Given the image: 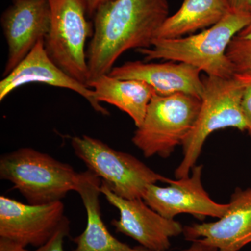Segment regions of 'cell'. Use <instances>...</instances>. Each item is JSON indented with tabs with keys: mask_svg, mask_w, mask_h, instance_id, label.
<instances>
[{
	"mask_svg": "<svg viewBox=\"0 0 251 251\" xmlns=\"http://www.w3.org/2000/svg\"><path fill=\"white\" fill-rule=\"evenodd\" d=\"M226 1L230 12L251 16V0H226Z\"/></svg>",
	"mask_w": 251,
	"mask_h": 251,
	"instance_id": "21",
	"label": "cell"
},
{
	"mask_svg": "<svg viewBox=\"0 0 251 251\" xmlns=\"http://www.w3.org/2000/svg\"><path fill=\"white\" fill-rule=\"evenodd\" d=\"M244 87L243 91L242 107L244 116L247 119L249 125V134L251 135V81L244 82Z\"/></svg>",
	"mask_w": 251,
	"mask_h": 251,
	"instance_id": "20",
	"label": "cell"
},
{
	"mask_svg": "<svg viewBox=\"0 0 251 251\" xmlns=\"http://www.w3.org/2000/svg\"><path fill=\"white\" fill-rule=\"evenodd\" d=\"M192 245L183 251H214L198 241H193Z\"/></svg>",
	"mask_w": 251,
	"mask_h": 251,
	"instance_id": "24",
	"label": "cell"
},
{
	"mask_svg": "<svg viewBox=\"0 0 251 251\" xmlns=\"http://www.w3.org/2000/svg\"><path fill=\"white\" fill-rule=\"evenodd\" d=\"M230 13L226 0H184L181 7L168 18L156 39H177L211 27Z\"/></svg>",
	"mask_w": 251,
	"mask_h": 251,
	"instance_id": "17",
	"label": "cell"
},
{
	"mask_svg": "<svg viewBox=\"0 0 251 251\" xmlns=\"http://www.w3.org/2000/svg\"><path fill=\"white\" fill-rule=\"evenodd\" d=\"M203 92L197 120L183 143L182 161L175 172L176 179L189 176L201 156L206 138L216 130L235 128L249 131L244 116L242 99L244 83L232 77L229 78L202 77Z\"/></svg>",
	"mask_w": 251,
	"mask_h": 251,
	"instance_id": "3",
	"label": "cell"
},
{
	"mask_svg": "<svg viewBox=\"0 0 251 251\" xmlns=\"http://www.w3.org/2000/svg\"><path fill=\"white\" fill-rule=\"evenodd\" d=\"M0 251H29L23 244L9 238L0 237Z\"/></svg>",
	"mask_w": 251,
	"mask_h": 251,
	"instance_id": "22",
	"label": "cell"
},
{
	"mask_svg": "<svg viewBox=\"0 0 251 251\" xmlns=\"http://www.w3.org/2000/svg\"><path fill=\"white\" fill-rule=\"evenodd\" d=\"M50 24L49 0H16L5 10L1 17L8 47L4 77L25 58L38 41L46 39Z\"/></svg>",
	"mask_w": 251,
	"mask_h": 251,
	"instance_id": "10",
	"label": "cell"
},
{
	"mask_svg": "<svg viewBox=\"0 0 251 251\" xmlns=\"http://www.w3.org/2000/svg\"><path fill=\"white\" fill-rule=\"evenodd\" d=\"M251 23L250 15L230 12L221 21L198 34L177 39H156L149 49L137 50L145 62H184L206 75L229 78L233 69L227 56L232 39Z\"/></svg>",
	"mask_w": 251,
	"mask_h": 251,
	"instance_id": "2",
	"label": "cell"
},
{
	"mask_svg": "<svg viewBox=\"0 0 251 251\" xmlns=\"http://www.w3.org/2000/svg\"><path fill=\"white\" fill-rule=\"evenodd\" d=\"M227 210L214 222L184 227L185 239L214 251H239L251 243V188H237Z\"/></svg>",
	"mask_w": 251,
	"mask_h": 251,
	"instance_id": "12",
	"label": "cell"
},
{
	"mask_svg": "<svg viewBox=\"0 0 251 251\" xmlns=\"http://www.w3.org/2000/svg\"><path fill=\"white\" fill-rule=\"evenodd\" d=\"M168 16V0H112L100 6L87 48V83L108 74L126 51L151 48Z\"/></svg>",
	"mask_w": 251,
	"mask_h": 251,
	"instance_id": "1",
	"label": "cell"
},
{
	"mask_svg": "<svg viewBox=\"0 0 251 251\" xmlns=\"http://www.w3.org/2000/svg\"><path fill=\"white\" fill-rule=\"evenodd\" d=\"M64 217L62 201L33 205L0 197V237L25 247L39 248L49 242Z\"/></svg>",
	"mask_w": 251,
	"mask_h": 251,
	"instance_id": "11",
	"label": "cell"
},
{
	"mask_svg": "<svg viewBox=\"0 0 251 251\" xmlns=\"http://www.w3.org/2000/svg\"><path fill=\"white\" fill-rule=\"evenodd\" d=\"M201 105V99L189 94L155 93L132 142L146 158H168L191 133Z\"/></svg>",
	"mask_w": 251,
	"mask_h": 251,
	"instance_id": "5",
	"label": "cell"
},
{
	"mask_svg": "<svg viewBox=\"0 0 251 251\" xmlns=\"http://www.w3.org/2000/svg\"><path fill=\"white\" fill-rule=\"evenodd\" d=\"M234 77L243 82L251 81V34L234 36L227 49Z\"/></svg>",
	"mask_w": 251,
	"mask_h": 251,
	"instance_id": "18",
	"label": "cell"
},
{
	"mask_svg": "<svg viewBox=\"0 0 251 251\" xmlns=\"http://www.w3.org/2000/svg\"><path fill=\"white\" fill-rule=\"evenodd\" d=\"M72 146L77 158L120 197L143 199L147 186L163 182L165 177L130 153L114 150L101 140L89 135L72 138Z\"/></svg>",
	"mask_w": 251,
	"mask_h": 251,
	"instance_id": "6",
	"label": "cell"
},
{
	"mask_svg": "<svg viewBox=\"0 0 251 251\" xmlns=\"http://www.w3.org/2000/svg\"><path fill=\"white\" fill-rule=\"evenodd\" d=\"M79 173L67 163L30 148L18 149L0 158V178L14 184L33 205L61 201L76 190Z\"/></svg>",
	"mask_w": 251,
	"mask_h": 251,
	"instance_id": "4",
	"label": "cell"
},
{
	"mask_svg": "<svg viewBox=\"0 0 251 251\" xmlns=\"http://www.w3.org/2000/svg\"><path fill=\"white\" fill-rule=\"evenodd\" d=\"M100 192L120 212V219L111 222L116 232L132 238L149 251H168L171 238L178 237L184 232V227L179 222L160 215L141 198L129 200L120 197L103 181Z\"/></svg>",
	"mask_w": 251,
	"mask_h": 251,
	"instance_id": "8",
	"label": "cell"
},
{
	"mask_svg": "<svg viewBox=\"0 0 251 251\" xmlns=\"http://www.w3.org/2000/svg\"><path fill=\"white\" fill-rule=\"evenodd\" d=\"M70 232V221L65 216L58 228L54 232L53 236L41 247L37 248L34 251H64L63 248L65 237L69 235Z\"/></svg>",
	"mask_w": 251,
	"mask_h": 251,
	"instance_id": "19",
	"label": "cell"
},
{
	"mask_svg": "<svg viewBox=\"0 0 251 251\" xmlns=\"http://www.w3.org/2000/svg\"><path fill=\"white\" fill-rule=\"evenodd\" d=\"M202 165L195 166L186 177L170 180L166 187L148 185L143 200L149 206L168 219L181 214H191L200 220L222 217L228 204L213 201L202 186Z\"/></svg>",
	"mask_w": 251,
	"mask_h": 251,
	"instance_id": "9",
	"label": "cell"
},
{
	"mask_svg": "<svg viewBox=\"0 0 251 251\" xmlns=\"http://www.w3.org/2000/svg\"><path fill=\"white\" fill-rule=\"evenodd\" d=\"M49 1L51 24L45 39L46 52L66 74L87 85L86 43L92 37L94 27L87 21L88 14L84 0Z\"/></svg>",
	"mask_w": 251,
	"mask_h": 251,
	"instance_id": "7",
	"label": "cell"
},
{
	"mask_svg": "<svg viewBox=\"0 0 251 251\" xmlns=\"http://www.w3.org/2000/svg\"><path fill=\"white\" fill-rule=\"evenodd\" d=\"M200 69L184 62L130 61L114 67L108 75L122 80L142 81L158 95L183 93L201 99L204 85Z\"/></svg>",
	"mask_w": 251,
	"mask_h": 251,
	"instance_id": "14",
	"label": "cell"
},
{
	"mask_svg": "<svg viewBox=\"0 0 251 251\" xmlns=\"http://www.w3.org/2000/svg\"><path fill=\"white\" fill-rule=\"evenodd\" d=\"M239 34V35H249V34H251V23L245 29H243Z\"/></svg>",
	"mask_w": 251,
	"mask_h": 251,
	"instance_id": "25",
	"label": "cell"
},
{
	"mask_svg": "<svg viewBox=\"0 0 251 251\" xmlns=\"http://www.w3.org/2000/svg\"><path fill=\"white\" fill-rule=\"evenodd\" d=\"M87 86L99 103L111 104L128 114L136 127L143 123L155 94L152 87L142 81L115 78L108 74L90 81Z\"/></svg>",
	"mask_w": 251,
	"mask_h": 251,
	"instance_id": "16",
	"label": "cell"
},
{
	"mask_svg": "<svg viewBox=\"0 0 251 251\" xmlns=\"http://www.w3.org/2000/svg\"><path fill=\"white\" fill-rule=\"evenodd\" d=\"M14 1H16V0H14Z\"/></svg>",
	"mask_w": 251,
	"mask_h": 251,
	"instance_id": "26",
	"label": "cell"
},
{
	"mask_svg": "<svg viewBox=\"0 0 251 251\" xmlns=\"http://www.w3.org/2000/svg\"><path fill=\"white\" fill-rule=\"evenodd\" d=\"M41 83L76 92L88 101L96 112L108 115L107 109L96 99L94 91L66 74L49 57L45 39L38 41L25 58L0 82V101L21 86Z\"/></svg>",
	"mask_w": 251,
	"mask_h": 251,
	"instance_id": "13",
	"label": "cell"
},
{
	"mask_svg": "<svg viewBox=\"0 0 251 251\" xmlns=\"http://www.w3.org/2000/svg\"><path fill=\"white\" fill-rule=\"evenodd\" d=\"M112 0H84L87 14L89 16H92L97 12V10L103 5L110 2Z\"/></svg>",
	"mask_w": 251,
	"mask_h": 251,
	"instance_id": "23",
	"label": "cell"
},
{
	"mask_svg": "<svg viewBox=\"0 0 251 251\" xmlns=\"http://www.w3.org/2000/svg\"><path fill=\"white\" fill-rule=\"evenodd\" d=\"M101 184V179L92 171L79 173L75 191L85 206L87 226L84 232L74 239L76 248L73 251H150L143 247H130L109 232L100 213Z\"/></svg>",
	"mask_w": 251,
	"mask_h": 251,
	"instance_id": "15",
	"label": "cell"
}]
</instances>
